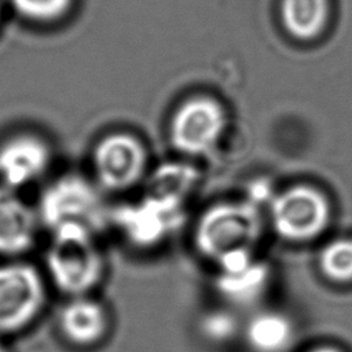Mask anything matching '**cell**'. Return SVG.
Instances as JSON below:
<instances>
[{"instance_id": "6da1fadb", "label": "cell", "mask_w": 352, "mask_h": 352, "mask_svg": "<svg viewBox=\"0 0 352 352\" xmlns=\"http://www.w3.org/2000/svg\"><path fill=\"white\" fill-rule=\"evenodd\" d=\"M34 205L43 228L50 234L82 228L100 235L111 226L113 209L106 202V192L92 177L81 173L69 172L48 182Z\"/></svg>"}, {"instance_id": "7a4b0ae2", "label": "cell", "mask_w": 352, "mask_h": 352, "mask_svg": "<svg viewBox=\"0 0 352 352\" xmlns=\"http://www.w3.org/2000/svg\"><path fill=\"white\" fill-rule=\"evenodd\" d=\"M98 238L82 228L51 232L44 257L48 283L66 297L92 294L106 274V258Z\"/></svg>"}, {"instance_id": "3957f363", "label": "cell", "mask_w": 352, "mask_h": 352, "mask_svg": "<svg viewBox=\"0 0 352 352\" xmlns=\"http://www.w3.org/2000/svg\"><path fill=\"white\" fill-rule=\"evenodd\" d=\"M48 301V280L36 265L22 260L0 263V336L34 323Z\"/></svg>"}, {"instance_id": "277c9868", "label": "cell", "mask_w": 352, "mask_h": 352, "mask_svg": "<svg viewBox=\"0 0 352 352\" xmlns=\"http://www.w3.org/2000/svg\"><path fill=\"white\" fill-rule=\"evenodd\" d=\"M146 165V147L129 132H109L96 140L91 151V177L106 194L132 188L143 177Z\"/></svg>"}, {"instance_id": "5b68a950", "label": "cell", "mask_w": 352, "mask_h": 352, "mask_svg": "<svg viewBox=\"0 0 352 352\" xmlns=\"http://www.w3.org/2000/svg\"><path fill=\"white\" fill-rule=\"evenodd\" d=\"M52 161V146L44 136L15 132L0 142V184L22 191L43 180Z\"/></svg>"}, {"instance_id": "8992f818", "label": "cell", "mask_w": 352, "mask_h": 352, "mask_svg": "<svg viewBox=\"0 0 352 352\" xmlns=\"http://www.w3.org/2000/svg\"><path fill=\"white\" fill-rule=\"evenodd\" d=\"M330 217L326 198L309 187H294L282 192L272 204L271 219L279 235L292 241L315 238Z\"/></svg>"}, {"instance_id": "52a82bcc", "label": "cell", "mask_w": 352, "mask_h": 352, "mask_svg": "<svg viewBox=\"0 0 352 352\" xmlns=\"http://www.w3.org/2000/svg\"><path fill=\"white\" fill-rule=\"evenodd\" d=\"M254 235L253 212L245 206L221 205L210 209L199 221L197 243L204 253L221 260L234 252L248 250Z\"/></svg>"}, {"instance_id": "ba28073f", "label": "cell", "mask_w": 352, "mask_h": 352, "mask_svg": "<svg viewBox=\"0 0 352 352\" xmlns=\"http://www.w3.org/2000/svg\"><path fill=\"white\" fill-rule=\"evenodd\" d=\"M226 125L221 106L209 98H194L182 104L170 121L173 146L187 154H202L220 139Z\"/></svg>"}, {"instance_id": "9c48e42d", "label": "cell", "mask_w": 352, "mask_h": 352, "mask_svg": "<svg viewBox=\"0 0 352 352\" xmlns=\"http://www.w3.org/2000/svg\"><path fill=\"white\" fill-rule=\"evenodd\" d=\"M41 228L36 205L22 191L0 184V257L22 258L36 245Z\"/></svg>"}, {"instance_id": "30bf717a", "label": "cell", "mask_w": 352, "mask_h": 352, "mask_svg": "<svg viewBox=\"0 0 352 352\" xmlns=\"http://www.w3.org/2000/svg\"><path fill=\"white\" fill-rule=\"evenodd\" d=\"M109 326V309L92 294L67 297L58 314L60 333L77 346L98 344L106 336Z\"/></svg>"}, {"instance_id": "8fae6325", "label": "cell", "mask_w": 352, "mask_h": 352, "mask_svg": "<svg viewBox=\"0 0 352 352\" xmlns=\"http://www.w3.org/2000/svg\"><path fill=\"white\" fill-rule=\"evenodd\" d=\"M280 18L292 36L314 38L327 22L329 0H282Z\"/></svg>"}, {"instance_id": "7c38bea8", "label": "cell", "mask_w": 352, "mask_h": 352, "mask_svg": "<svg viewBox=\"0 0 352 352\" xmlns=\"http://www.w3.org/2000/svg\"><path fill=\"white\" fill-rule=\"evenodd\" d=\"M248 340L257 352H280L290 344L292 326L282 315L261 314L250 320Z\"/></svg>"}, {"instance_id": "4fadbf2b", "label": "cell", "mask_w": 352, "mask_h": 352, "mask_svg": "<svg viewBox=\"0 0 352 352\" xmlns=\"http://www.w3.org/2000/svg\"><path fill=\"white\" fill-rule=\"evenodd\" d=\"M320 268L331 280H352V241L338 239L329 243L320 253Z\"/></svg>"}, {"instance_id": "5bb4252c", "label": "cell", "mask_w": 352, "mask_h": 352, "mask_svg": "<svg viewBox=\"0 0 352 352\" xmlns=\"http://www.w3.org/2000/svg\"><path fill=\"white\" fill-rule=\"evenodd\" d=\"M16 14L28 21L48 23L63 18L73 0H7Z\"/></svg>"}, {"instance_id": "9a60e30c", "label": "cell", "mask_w": 352, "mask_h": 352, "mask_svg": "<svg viewBox=\"0 0 352 352\" xmlns=\"http://www.w3.org/2000/svg\"><path fill=\"white\" fill-rule=\"evenodd\" d=\"M311 352H340V351H337L334 348H330V346H322V348H316V349H314Z\"/></svg>"}, {"instance_id": "2e32d148", "label": "cell", "mask_w": 352, "mask_h": 352, "mask_svg": "<svg viewBox=\"0 0 352 352\" xmlns=\"http://www.w3.org/2000/svg\"><path fill=\"white\" fill-rule=\"evenodd\" d=\"M0 352H6V349L1 346V344H0Z\"/></svg>"}, {"instance_id": "e0dca14e", "label": "cell", "mask_w": 352, "mask_h": 352, "mask_svg": "<svg viewBox=\"0 0 352 352\" xmlns=\"http://www.w3.org/2000/svg\"><path fill=\"white\" fill-rule=\"evenodd\" d=\"M0 8H1V6H0Z\"/></svg>"}]
</instances>
